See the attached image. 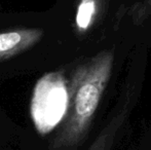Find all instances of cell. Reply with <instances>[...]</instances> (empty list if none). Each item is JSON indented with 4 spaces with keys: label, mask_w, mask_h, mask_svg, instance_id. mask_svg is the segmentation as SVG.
I'll return each mask as SVG.
<instances>
[{
    "label": "cell",
    "mask_w": 151,
    "mask_h": 150,
    "mask_svg": "<svg viewBox=\"0 0 151 150\" xmlns=\"http://www.w3.org/2000/svg\"><path fill=\"white\" fill-rule=\"evenodd\" d=\"M113 50L98 52L71 73L65 118L48 150H76L88 135L114 64Z\"/></svg>",
    "instance_id": "6da1fadb"
},
{
    "label": "cell",
    "mask_w": 151,
    "mask_h": 150,
    "mask_svg": "<svg viewBox=\"0 0 151 150\" xmlns=\"http://www.w3.org/2000/svg\"><path fill=\"white\" fill-rule=\"evenodd\" d=\"M97 10V1L96 0H81L78 5L76 12V26L79 32H86Z\"/></svg>",
    "instance_id": "277c9868"
},
{
    "label": "cell",
    "mask_w": 151,
    "mask_h": 150,
    "mask_svg": "<svg viewBox=\"0 0 151 150\" xmlns=\"http://www.w3.org/2000/svg\"><path fill=\"white\" fill-rule=\"evenodd\" d=\"M43 37L37 28L16 29L0 33V63L33 47Z\"/></svg>",
    "instance_id": "3957f363"
},
{
    "label": "cell",
    "mask_w": 151,
    "mask_h": 150,
    "mask_svg": "<svg viewBox=\"0 0 151 150\" xmlns=\"http://www.w3.org/2000/svg\"><path fill=\"white\" fill-rule=\"evenodd\" d=\"M135 97L136 93L132 88L125 90V93L121 97V100L116 106L115 111L110 116V119L106 122L102 131L98 134L93 142L86 150L112 149L120 131L129 119V114L135 104Z\"/></svg>",
    "instance_id": "7a4b0ae2"
}]
</instances>
